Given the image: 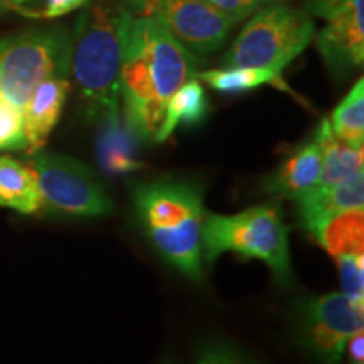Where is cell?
Listing matches in <instances>:
<instances>
[{
	"instance_id": "cell-1",
	"label": "cell",
	"mask_w": 364,
	"mask_h": 364,
	"mask_svg": "<svg viewBox=\"0 0 364 364\" xmlns=\"http://www.w3.org/2000/svg\"><path fill=\"white\" fill-rule=\"evenodd\" d=\"M117 27L125 125L135 139L156 144L167 102L196 78L203 59L150 17L117 9Z\"/></svg>"
},
{
	"instance_id": "cell-2",
	"label": "cell",
	"mask_w": 364,
	"mask_h": 364,
	"mask_svg": "<svg viewBox=\"0 0 364 364\" xmlns=\"http://www.w3.org/2000/svg\"><path fill=\"white\" fill-rule=\"evenodd\" d=\"M135 220L156 252L194 282L203 280V225L206 216L198 182L164 177L132 193Z\"/></svg>"
},
{
	"instance_id": "cell-3",
	"label": "cell",
	"mask_w": 364,
	"mask_h": 364,
	"mask_svg": "<svg viewBox=\"0 0 364 364\" xmlns=\"http://www.w3.org/2000/svg\"><path fill=\"white\" fill-rule=\"evenodd\" d=\"M71 73L90 120H107L120 103V38L117 11L93 4L71 34Z\"/></svg>"
},
{
	"instance_id": "cell-4",
	"label": "cell",
	"mask_w": 364,
	"mask_h": 364,
	"mask_svg": "<svg viewBox=\"0 0 364 364\" xmlns=\"http://www.w3.org/2000/svg\"><path fill=\"white\" fill-rule=\"evenodd\" d=\"M290 228L279 203L258 204L236 215L206 211L203 225V263L213 265L223 253L258 260L270 268L279 284L292 280Z\"/></svg>"
},
{
	"instance_id": "cell-5",
	"label": "cell",
	"mask_w": 364,
	"mask_h": 364,
	"mask_svg": "<svg viewBox=\"0 0 364 364\" xmlns=\"http://www.w3.org/2000/svg\"><path fill=\"white\" fill-rule=\"evenodd\" d=\"M316 34V22L306 11L275 4L250 17L228 49L221 68H258L282 75Z\"/></svg>"
},
{
	"instance_id": "cell-6",
	"label": "cell",
	"mask_w": 364,
	"mask_h": 364,
	"mask_svg": "<svg viewBox=\"0 0 364 364\" xmlns=\"http://www.w3.org/2000/svg\"><path fill=\"white\" fill-rule=\"evenodd\" d=\"M71 75V34L65 27H34L0 38V97L24 110L39 83Z\"/></svg>"
},
{
	"instance_id": "cell-7",
	"label": "cell",
	"mask_w": 364,
	"mask_h": 364,
	"mask_svg": "<svg viewBox=\"0 0 364 364\" xmlns=\"http://www.w3.org/2000/svg\"><path fill=\"white\" fill-rule=\"evenodd\" d=\"M31 169L38 181L41 208L58 218H98L112 213L113 201L97 177L78 159L65 154H31Z\"/></svg>"
},
{
	"instance_id": "cell-8",
	"label": "cell",
	"mask_w": 364,
	"mask_h": 364,
	"mask_svg": "<svg viewBox=\"0 0 364 364\" xmlns=\"http://www.w3.org/2000/svg\"><path fill=\"white\" fill-rule=\"evenodd\" d=\"M118 9L150 17L196 56L216 53L226 43L235 22L206 0H117Z\"/></svg>"
},
{
	"instance_id": "cell-9",
	"label": "cell",
	"mask_w": 364,
	"mask_h": 364,
	"mask_svg": "<svg viewBox=\"0 0 364 364\" xmlns=\"http://www.w3.org/2000/svg\"><path fill=\"white\" fill-rule=\"evenodd\" d=\"M364 324V309L343 294L307 300L299 311V343L321 364H341L346 344Z\"/></svg>"
},
{
	"instance_id": "cell-10",
	"label": "cell",
	"mask_w": 364,
	"mask_h": 364,
	"mask_svg": "<svg viewBox=\"0 0 364 364\" xmlns=\"http://www.w3.org/2000/svg\"><path fill=\"white\" fill-rule=\"evenodd\" d=\"M364 0H343L326 17L316 44L326 66L338 78H344L363 65L364 59Z\"/></svg>"
},
{
	"instance_id": "cell-11",
	"label": "cell",
	"mask_w": 364,
	"mask_h": 364,
	"mask_svg": "<svg viewBox=\"0 0 364 364\" xmlns=\"http://www.w3.org/2000/svg\"><path fill=\"white\" fill-rule=\"evenodd\" d=\"M70 90V78L53 76L39 83L27 100L22 113H24L27 150L31 154L38 152L48 142L49 135L61 118Z\"/></svg>"
},
{
	"instance_id": "cell-12",
	"label": "cell",
	"mask_w": 364,
	"mask_h": 364,
	"mask_svg": "<svg viewBox=\"0 0 364 364\" xmlns=\"http://www.w3.org/2000/svg\"><path fill=\"white\" fill-rule=\"evenodd\" d=\"M322 176V150L317 139H312L294 150L280 167L263 182L268 194L295 199L318 186Z\"/></svg>"
},
{
	"instance_id": "cell-13",
	"label": "cell",
	"mask_w": 364,
	"mask_h": 364,
	"mask_svg": "<svg viewBox=\"0 0 364 364\" xmlns=\"http://www.w3.org/2000/svg\"><path fill=\"white\" fill-rule=\"evenodd\" d=\"M297 203L299 221L306 231L311 230L327 218L338 215L346 209L363 208L364 204V174H359L353 179L341 182V184L316 186L307 191L300 198L295 199Z\"/></svg>"
},
{
	"instance_id": "cell-14",
	"label": "cell",
	"mask_w": 364,
	"mask_h": 364,
	"mask_svg": "<svg viewBox=\"0 0 364 364\" xmlns=\"http://www.w3.org/2000/svg\"><path fill=\"white\" fill-rule=\"evenodd\" d=\"M334 260L364 257V209H346L307 231Z\"/></svg>"
},
{
	"instance_id": "cell-15",
	"label": "cell",
	"mask_w": 364,
	"mask_h": 364,
	"mask_svg": "<svg viewBox=\"0 0 364 364\" xmlns=\"http://www.w3.org/2000/svg\"><path fill=\"white\" fill-rule=\"evenodd\" d=\"M316 139L322 150V176L318 186L329 188L364 174L363 147H353L339 140L332 134L329 120H322Z\"/></svg>"
},
{
	"instance_id": "cell-16",
	"label": "cell",
	"mask_w": 364,
	"mask_h": 364,
	"mask_svg": "<svg viewBox=\"0 0 364 364\" xmlns=\"http://www.w3.org/2000/svg\"><path fill=\"white\" fill-rule=\"evenodd\" d=\"M0 208L34 215L41 208L38 181L31 167L16 159L0 157Z\"/></svg>"
},
{
	"instance_id": "cell-17",
	"label": "cell",
	"mask_w": 364,
	"mask_h": 364,
	"mask_svg": "<svg viewBox=\"0 0 364 364\" xmlns=\"http://www.w3.org/2000/svg\"><path fill=\"white\" fill-rule=\"evenodd\" d=\"M208 112L209 102L203 85L196 78L186 81L167 102L164 122L156 135V144L166 142L177 127L201 124Z\"/></svg>"
},
{
	"instance_id": "cell-18",
	"label": "cell",
	"mask_w": 364,
	"mask_h": 364,
	"mask_svg": "<svg viewBox=\"0 0 364 364\" xmlns=\"http://www.w3.org/2000/svg\"><path fill=\"white\" fill-rule=\"evenodd\" d=\"M134 134L129 127H124L120 117L113 115L103 120V132L98 140V156L102 166L108 172H130L140 167V162L134 159L132 150Z\"/></svg>"
},
{
	"instance_id": "cell-19",
	"label": "cell",
	"mask_w": 364,
	"mask_h": 364,
	"mask_svg": "<svg viewBox=\"0 0 364 364\" xmlns=\"http://www.w3.org/2000/svg\"><path fill=\"white\" fill-rule=\"evenodd\" d=\"M332 134L353 147L364 144V81L358 80L351 91L343 98L329 120Z\"/></svg>"
},
{
	"instance_id": "cell-20",
	"label": "cell",
	"mask_w": 364,
	"mask_h": 364,
	"mask_svg": "<svg viewBox=\"0 0 364 364\" xmlns=\"http://www.w3.org/2000/svg\"><path fill=\"white\" fill-rule=\"evenodd\" d=\"M196 80L225 95H238L268 83H280V75L258 68H220L199 71Z\"/></svg>"
},
{
	"instance_id": "cell-21",
	"label": "cell",
	"mask_w": 364,
	"mask_h": 364,
	"mask_svg": "<svg viewBox=\"0 0 364 364\" xmlns=\"http://www.w3.org/2000/svg\"><path fill=\"white\" fill-rule=\"evenodd\" d=\"M27 149L24 113L7 98L0 97V150Z\"/></svg>"
},
{
	"instance_id": "cell-22",
	"label": "cell",
	"mask_w": 364,
	"mask_h": 364,
	"mask_svg": "<svg viewBox=\"0 0 364 364\" xmlns=\"http://www.w3.org/2000/svg\"><path fill=\"white\" fill-rule=\"evenodd\" d=\"M341 294L354 306L364 309V257L338 258Z\"/></svg>"
},
{
	"instance_id": "cell-23",
	"label": "cell",
	"mask_w": 364,
	"mask_h": 364,
	"mask_svg": "<svg viewBox=\"0 0 364 364\" xmlns=\"http://www.w3.org/2000/svg\"><path fill=\"white\" fill-rule=\"evenodd\" d=\"M194 364H258L241 349L223 341H208L201 344Z\"/></svg>"
},
{
	"instance_id": "cell-24",
	"label": "cell",
	"mask_w": 364,
	"mask_h": 364,
	"mask_svg": "<svg viewBox=\"0 0 364 364\" xmlns=\"http://www.w3.org/2000/svg\"><path fill=\"white\" fill-rule=\"evenodd\" d=\"M206 2L218 9L221 14H225L226 17H230L235 24H240L241 21L248 19L262 9L275 6L282 0H206Z\"/></svg>"
},
{
	"instance_id": "cell-25",
	"label": "cell",
	"mask_w": 364,
	"mask_h": 364,
	"mask_svg": "<svg viewBox=\"0 0 364 364\" xmlns=\"http://www.w3.org/2000/svg\"><path fill=\"white\" fill-rule=\"evenodd\" d=\"M31 2L38 4V9L21 12L22 16L34 17V19H56V17L66 16V14L86 7L90 0H31Z\"/></svg>"
},
{
	"instance_id": "cell-26",
	"label": "cell",
	"mask_w": 364,
	"mask_h": 364,
	"mask_svg": "<svg viewBox=\"0 0 364 364\" xmlns=\"http://www.w3.org/2000/svg\"><path fill=\"white\" fill-rule=\"evenodd\" d=\"M349 364H364V331H358L349 338L346 344V351Z\"/></svg>"
},
{
	"instance_id": "cell-27",
	"label": "cell",
	"mask_w": 364,
	"mask_h": 364,
	"mask_svg": "<svg viewBox=\"0 0 364 364\" xmlns=\"http://www.w3.org/2000/svg\"><path fill=\"white\" fill-rule=\"evenodd\" d=\"M343 2V0H311L309 2V11H306L307 14H311V16H317V17H326L329 16V14L334 11L336 7L339 6V4Z\"/></svg>"
},
{
	"instance_id": "cell-28",
	"label": "cell",
	"mask_w": 364,
	"mask_h": 364,
	"mask_svg": "<svg viewBox=\"0 0 364 364\" xmlns=\"http://www.w3.org/2000/svg\"><path fill=\"white\" fill-rule=\"evenodd\" d=\"M29 2L31 0H0V16H4V14L11 11H16L17 7L26 6V4Z\"/></svg>"
},
{
	"instance_id": "cell-29",
	"label": "cell",
	"mask_w": 364,
	"mask_h": 364,
	"mask_svg": "<svg viewBox=\"0 0 364 364\" xmlns=\"http://www.w3.org/2000/svg\"><path fill=\"white\" fill-rule=\"evenodd\" d=\"M162 364H172L171 361H166V363H162Z\"/></svg>"
}]
</instances>
